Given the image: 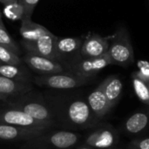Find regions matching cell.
<instances>
[{
	"label": "cell",
	"mask_w": 149,
	"mask_h": 149,
	"mask_svg": "<svg viewBox=\"0 0 149 149\" xmlns=\"http://www.w3.org/2000/svg\"><path fill=\"white\" fill-rule=\"evenodd\" d=\"M56 121L70 129H90L98 127L99 120L92 112L87 100L80 97L59 100L56 106H50Z\"/></svg>",
	"instance_id": "1"
},
{
	"label": "cell",
	"mask_w": 149,
	"mask_h": 149,
	"mask_svg": "<svg viewBox=\"0 0 149 149\" xmlns=\"http://www.w3.org/2000/svg\"><path fill=\"white\" fill-rule=\"evenodd\" d=\"M3 102L5 106L18 109L34 120L51 127H54L57 124L52 110L40 94L31 91L23 95L8 98Z\"/></svg>",
	"instance_id": "2"
},
{
	"label": "cell",
	"mask_w": 149,
	"mask_h": 149,
	"mask_svg": "<svg viewBox=\"0 0 149 149\" xmlns=\"http://www.w3.org/2000/svg\"><path fill=\"white\" fill-rule=\"evenodd\" d=\"M80 135L67 130H48L24 142L22 149H69L79 141Z\"/></svg>",
	"instance_id": "3"
},
{
	"label": "cell",
	"mask_w": 149,
	"mask_h": 149,
	"mask_svg": "<svg viewBox=\"0 0 149 149\" xmlns=\"http://www.w3.org/2000/svg\"><path fill=\"white\" fill-rule=\"evenodd\" d=\"M112 65L127 67L134 62V49L127 31L121 27L112 38L107 51Z\"/></svg>",
	"instance_id": "4"
},
{
	"label": "cell",
	"mask_w": 149,
	"mask_h": 149,
	"mask_svg": "<svg viewBox=\"0 0 149 149\" xmlns=\"http://www.w3.org/2000/svg\"><path fill=\"white\" fill-rule=\"evenodd\" d=\"M93 79H86L77 76L71 72H60L50 75H40L34 79V83L39 86L52 89L67 90L88 84Z\"/></svg>",
	"instance_id": "5"
},
{
	"label": "cell",
	"mask_w": 149,
	"mask_h": 149,
	"mask_svg": "<svg viewBox=\"0 0 149 149\" xmlns=\"http://www.w3.org/2000/svg\"><path fill=\"white\" fill-rule=\"evenodd\" d=\"M0 122L29 129L49 130L53 128L34 120L30 115L18 109L5 105L0 106Z\"/></svg>",
	"instance_id": "6"
},
{
	"label": "cell",
	"mask_w": 149,
	"mask_h": 149,
	"mask_svg": "<svg viewBox=\"0 0 149 149\" xmlns=\"http://www.w3.org/2000/svg\"><path fill=\"white\" fill-rule=\"evenodd\" d=\"M119 142L118 131L109 124L100 123L85 139L84 145L94 149H109Z\"/></svg>",
	"instance_id": "7"
},
{
	"label": "cell",
	"mask_w": 149,
	"mask_h": 149,
	"mask_svg": "<svg viewBox=\"0 0 149 149\" xmlns=\"http://www.w3.org/2000/svg\"><path fill=\"white\" fill-rule=\"evenodd\" d=\"M57 39L58 37L49 31L47 33L34 41L23 40L22 45L29 53L58 61L59 58L56 47Z\"/></svg>",
	"instance_id": "8"
},
{
	"label": "cell",
	"mask_w": 149,
	"mask_h": 149,
	"mask_svg": "<svg viewBox=\"0 0 149 149\" xmlns=\"http://www.w3.org/2000/svg\"><path fill=\"white\" fill-rule=\"evenodd\" d=\"M110 65H112V62L107 52L99 58H82L80 60L73 62L70 65V72L82 78L93 79L102 69Z\"/></svg>",
	"instance_id": "9"
},
{
	"label": "cell",
	"mask_w": 149,
	"mask_h": 149,
	"mask_svg": "<svg viewBox=\"0 0 149 149\" xmlns=\"http://www.w3.org/2000/svg\"><path fill=\"white\" fill-rule=\"evenodd\" d=\"M120 132L127 136H140L149 133V106L139 109L120 126Z\"/></svg>",
	"instance_id": "10"
},
{
	"label": "cell",
	"mask_w": 149,
	"mask_h": 149,
	"mask_svg": "<svg viewBox=\"0 0 149 149\" xmlns=\"http://www.w3.org/2000/svg\"><path fill=\"white\" fill-rule=\"evenodd\" d=\"M24 62L32 71L40 75H50L64 72V66L58 61L27 52L24 57Z\"/></svg>",
	"instance_id": "11"
},
{
	"label": "cell",
	"mask_w": 149,
	"mask_h": 149,
	"mask_svg": "<svg viewBox=\"0 0 149 149\" xmlns=\"http://www.w3.org/2000/svg\"><path fill=\"white\" fill-rule=\"evenodd\" d=\"M50 130V129H49ZM48 130L29 129L4 124L0 122V141L3 142H15V141H27L33 139Z\"/></svg>",
	"instance_id": "12"
},
{
	"label": "cell",
	"mask_w": 149,
	"mask_h": 149,
	"mask_svg": "<svg viewBox=\"0 0 149 149\" xmlns=\"http://www.w3.org/2000/svg\"><path fill=\"white\" fill-rule=\"evenodd\" d=\"M112 38H104L98 34L90 35L83 42L80 48V56L82 58H99L106 54L109 48V39Z\"/></svg>",
	"instance_id": "13"
},
{
	"label": "cell",
	"mask_w": 149,
	"mask_h": 149,
	"mask_svg": "<svg viewBox=\"0 0 149 149\" xmlns=\"http://www.w3.org/2000/svg\"><path fill=\"white\" fill-rule=\"evenodd\" d=\"M87 103L99 120H102L113 109L100 85H99L87 97Z\"/></svg>",
	"instance_id": "14"
},
{
	"label": "cell",
	"mask_w": 149,
	"mask_h": 149,
	"mask_svg": "<svg viewBox=\"0 0 149 149\" xmlns=\"http://www.w3.org/2000/svg\"><path fill=\"white\" fill-rule=\"evenodd\" d=\"M100 85L101 86L112 108L115 107L122 96L123 83L121 79L115 75H111L105 79Z\"/></svg>",
	"instance_id": "15"
},
{
	"label": "cell",
	"mask_w": 149,
	"mask_h": 149,
	"mask_svg": "<svg viewBox=\"0 0 149 149\" xmlns=\"http://www.w3.org/2000/svg\"><path fill=\"white\" fill-rule=\"evenodd\" d=\"M32 90L30 83L16 81L0 75V95L6 99L23 95Z\"/></svg>",
	"instance_id": "16"
},
{
	"label": "cell",
	"mask_w": 149,
	"mask_h": 149,
	"mask_svg": "<svg viewBox=\"0 0 149 149\" xmlns=\"http://www.w3.org/2000/svg\"><path fill=\"white\" fill-rule=\"evenodd\" d=\"M49 31L43 25L34 23L31 21V18H22L21 26L19 29L20 35L23 40L25 41H34Z\"/></svg>",
	"instance_id": "17"
},
{
	"label": "cell",
	"mask_w": 149,
	"mask_h": 149,
	"mask_svg": "<svg viewBox=\"0 0 149 149\" xmlns=\"http://www.w3.org/2000/svg\"><path fill=\"white\" fill-rule=\"evenodd\" d=\"M0 75L16 81L30 83L31 74L22 65H6L0 64Z\"/></svg>",
	"instance_id": "18"
},
{
	"label": "cell",
	"mask_w": 149,
	"mask_h": 149,
	"mask_svg": "<svg viewBox=\"0 0 149 149\" xmlns=\"http://www.w3.org/2000/svg\"><path fill=\"white\" fill-rule=\"evenodd\" d=\"M82 44L83 40L80 38H58L56 47L59 59L77 52Z\"/></svg>",
	"instance_id": "19"
},
{
	"label": "cell",
	"mask_w": 149,
	"mask_h": 149,
	"mask_svg": "<svg viewBox=\"0 0 149 149\" xmlns=\"http://www.w3.org/2000/svg\"><path fill=\"white\" fill-rule=\"evenodd\" d=\"M0 63L6 65H22V59L19 55L12 50L0 45Z\"/></svg>",
	"instance_id": "20"
},
{
	"label": "cell",
	"mask_w": 149,
	"mask_h": 149,
	"mask_svg": "<svg viewBox=\"0 0 149 149\" xmlns=\"http://www.w3.org/2000/svg\"><path fill=\"white\" fill-rule=\"evenodd\" d=\"M134 88L138 98L147 106H149V90L148 85L138 79L135 76H133Z\"/></svg>",
	"instance_id": "21"
},
{
	"label": "cell",
	"mask_w": 149,
	"mask_h": 149,
	"mask_svg": "<svg viewBox=\"0 0 149 149\" xmlns=\"http://www.w3.org/2000/svg\"><path fill=\"white\" fill-rule=\"evenodd\" d=\"M0 45L5 46L9 49L12 50L14 52H16L18 55L20 53L17 45L16 44L14 39L11 38V36L9 34V32L7 31L5 27L4 28L0 27Z\"/></svg>",
	"instance_id": "22"
},
{
	"label": "cell",
	"mask_w": 149,
	"mask_h": 149,
	"mask_svg": "<svg viewBox=\"0 0 149 149\" xmlns=\"http://www.w3.org/2000/svg\"><path fill=\"white\" fill-rule=\"evenodd\" d=\"M4 14L10 20H18V19H22L24 11L22 6L17 2L14 3L5 5Z\"/></svg>",
	"instance_id": "23"
},
{
	"label": "cell",
	"mask_w": 149,
	"mask_h": 149,
	"mask_svg": "<svg viewBox=\"0 0 149 149\" xmlns=\"http://www.w3.org/2000/svg\"><path fill=\"white\" fill-rule=\"evenodd\" d=\"M39 0H17V3L22 6L24 15L22 18H31L36 5Z\"/></svg>",
	"instance_id": "24"
},
{
	"label": "cell",
	"mask_w": 149,
	"mask_h": 149,
	"mask_svg": "<svg viewBox=\"0 0 149 149\" xmlns=\"http://www.w3.org/2000/svg\"><path fill=\"white\" fill-rule=\"evenodd\" d=\"M127 149H149V137H140L132 140L127 144Z\"/></svg>",
	"instance_id": "25"
},
{
	"label": "cell",
	"mask_w": 149,
	"mask_h": 149,
	"mask_svg": "<svg viewBox=\"0 0 149 149\" xmlns=\"http://www.w3.org/2000/svg\"><path fill=\"white\" fill-rule=\"evenodd\" d=\"M17 0H0V3H3L4 5L14 3H17Z\"/></svg>",
	"instance_id": "26"
},
{
	"label": "cell",
	"mask_w": 149,
	"mask_h": 149,
	"mask_svg": "<svg viewBox=\"0 0 149 149\" xmlns=\"http://www.w3.org/2000/svg\"><path fill=\"white\" fill-rule=\"evenodd\" d=\"M0 27H2V28H4L5 27L4 24H3V19H2V13H1V11H0Z\"/></svg>",
	"instance_id": "27"
},
{
	"label": "cell",
	"mask_w": 149,
	"mask_h": 149,
	"mask_svg": "<svg viewBox=\"0 0 149 149\" xmlns=\"http://www.w3.org/2000/svg\"><path fill=\"white\" fill-rule=\"evenodd\" d=\"M78 149H94V148H91V147H89V146H86V145H83V146L79 147Z\"/></svg>",
	"instance_id": "28"
},
{
	"label": "cell",
	"mask_w": 149,
	"mask_h": 149,
	"mask_svg": "<svg viewBox=\"0 0 149 149\" xmlns=\"http://www.w3.org/2000/svg\"><path fill=\"white\" fill-rule=\"evenodd\" d=\"M7 99L5 98V97H3V96H2V95H0V103L1 102H3L4 100H6Z\"/></svg>",
	"instance_id": "29"
},
{
	"label": "cell",
	"mask_w": 149,
	"mask_h": 149,
	"mask_svg": "<svg viewBox=\"0 0 149 149\" xmlns=\"http://www.w3.org/2000/svg\"><path fill=\"white\" fill-rule=\"evenodd\" d=\"M147 85H148V90H149V82L147 84Z\"/></svg>",
	"instance_id": "30"
},
{
	"label": "cell",
	"mask_w": 149,
	"mask_h": 149,
	"mask_svg": "<svg viewBox=\"0 0 149 149\" xmlns=\"http://www.w3.org/2000/svg\"><path fill=\"white\" fill-rule=\"evenodd\" d=\"M0 64H1V63H0Z\"/></svg>",
	"instance_id": "31"
}]
</instances>
